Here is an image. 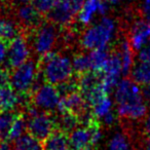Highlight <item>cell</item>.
Masks as SVG:
<instances>
[{
    "label": "cell",
    "instance_id": "cell-1",
    "mask_svg": "<svg viewBox=\"0 0 150 150\" xmlns=\"http://www.w3.org/2000/svg\"><path fill=\"white\" fill-rule=\"evenodd\" d=\"M113 101L119 117L129 120H142L147 116L148 106L140 84L133 79L123 78L113 90Z\"/></svg>",
    "mask_w": 150,
    "mask_h": 150
},
{
    "label": "cell",
    "instance_id": "cell-2",
    "mask_svg": "<svg viewBox=\"0 0 150 150\" xmlns=\"http://www.w3.org/2000/svg\"><path fill=\"white\" fill-rule=\"evenodd\" d=\"M117 23L113 18L101 17L98 22L88 25L80 37V44L86 50L107 48L115 39Z\"/></svg>",
    "mask_w": 150,
    "mask_h": 150
},
{
    "label": "cell",
    "instance_id": "cell-3",
    "mask_svg": "<svg viewBox=\"0 0 150 150\" xmlns=\"http://www.w3.org/2000/svg\"><path fill=\"white\" fill-rule=\"evenodd\" d=\"M41 58L40 75L46 82L58 86L72 77V60L68 56L52 52Z\"/></svg>",
    "mask_w": 150,
    "mask_h": 150
},
{
    "label": "cell",
    "instance_id": "cell-4",
    "mask_svg": "<svg viewBox=\"0 0 150 150\" xmlns=\"http://www.w3.org/2000/svg\"><path fill=\"white\" fill-rule=\"evenodd\" d=\"M40 70L38 64L34 60H28L24 64L13 69L11 75V86L22 95H27L33 92L40 86L37 80L39 79Z\"/></svg>",
    "mask_w": 150,
    "mask_h": 150
},
{
    "label": "cell",
    "instance_id": "cell-5",
    "mask_svg": "<svg viewBox=\"0 0 150 150\" xmlns=\"http://www.w3.org/2000/svg\"><path fill=\"white\" fill-rule=\"evenodd\" d=\"M27 131L40 141H44L54 131V117L46 111L39 110L34 105L27 109Z\"/></svg>",
    "mask_w": 150,
    "mask_h": 150
},
{
    "label": "cell",
    "instance_id": "cell-6",
    "mask_svg": "<svg viewBox=\"0 0 150 150\" xmlns=\"http://www.w3.org/2000/svg\"><path fill=\"white\" fill-rule=\"evenodd\" d=\"M59 38L57 25L54 23H40L32 36V47L36 54L43 57L52 52Z\"/></svg>",
    "mask_w": 150,
    "mask_h": 150
},
{
    "label": "cell",
    "instance_id": "cell-7",
    "mask_svg": "<svg viewBox=\"0 0 150 150\" xmlns=\"http://www.w3.org/2000/svg\"><path fill=\"white\" fill-rule=\"evenodd\" d=\"M86 0H58L52 11L48 13L50 22L57 26H69L77 16Z\"/></svg>",
    "mask_w": 150,
    "mask_h": 150
},
{
    "label": "cell",
    "instance_id": "cell-8",
    "mask_svg": "<svg viewBox=\"0 0 150 150\" xmlns=\"http://www.w3.org/2000/svg\"><path fill=\"white\" fill-rule=\"evenodd\" d=\"M60 99L61 95L57 86L45 82V83H41L33 91L32 105H34L39 110L52 112L54 110H57Z\"/></svg>",
    "mask_w": 150,
    "mask_h": 150
},
{
    "label": "cell",
    "instance_id": "cell-9",
    "mask_svg": "<svg viewBox=\"0 0 150 150\" xmlns=\"http://www.w3.org/2000/svg\"><path fill=\"white\" fill-rule=\"evenodd\" d=\"M31 48L28 40L25 38V36L18 34L7 45V54L5 60L7 67L11 69L17 68L29 60Z\"/></svg>",
    "mask_w": 150,
    "mask_h": 150
},
{
    "label": "cell",
    "instance_id": "cell-10",
    "mask_svg": "<svg viewBox=\"0 0 150 150\" xmlns=\"http://www.w3.org/2000/svg\"><path fill=\"white\" fill-rule=\"evenodd\" d=\"M101 73V83L104 90L109 94L114 90L122 75V66L117 52L109 54L108 60Z\"/></svg>",
    "mask_w": 150,
    "mask_h": 150
},
{
    "label": "cell",
    "instance_id": "cell-11",
    "mask_svg": "<svg viewBox=\"0 0 150 150\" xmlns=\"http://www.w3.org/2000/svg\"><path fill=\"white\" fill-rule=\"evenodd\" d=\"M109 11V4L105 0H86L78 11L77 21L80 25L93 24L97 17H104Z\"/></svg>",
    "mask_w": 150,
    "mask_h": 150
},
{
    "label": "cell",
    "instance_id": "cell-12",
    "mask_svg": "<svg viewBox=\"0 0 150 150\" xmlns=\"http://www.w3.org/2000/svg\"><path fill=\"white\" fill-rule=\"evenodd\" d=\"M129 41L136 52L150 43V21L146 19L136 20L129 29Z\"/></svg>",
    "mask_w": 150,
    "mask_h": 150
},
{
    "label": "cell",
    "instance_id": "cell-13",
    "mask_svg": "<svg viewBox=\"0 0 150 150\" xmlns=\"http://www.w3.org/2000/svg\"><path fill=\"white\" fill-rule=\"evenodd\" d=\"M88 104L84 100L81 93H78L76 91V92H73L71 94L61 97L60 102H59L58 107H57V110H58V112L60 114L71 112L78 116L80 113L83 112L84 110H86L88 108Z\"/></svg>",
    "mask_w": 150,
    "mask_h": 150
},
{
    "label": "cell",
    "instance_id": "cell-14",
    "mask_svg": "<svg viewBox=\"0 0 150 150\" xmlns=\"http://www.w3.org/2000/svg\"><path fill=\"white\" fill-rule=\"evenodd\" d=\"M24 96L18 93L11 86H4L0 88V110L13 111L18 106L24 103Z\"/></svg>",
    "mask_w": 150,
    "mask_h": 150
},
{
    "label": "cell",
    "instance_id": "cell-15",
    "mask_svg": "<svg viewBox=\"0 0 150 150\" xmlns=\"http://www.w3.org/2000/svg\"><path fill=\"white\" fill-rule=\"evenodd\" d=\"M16 15L19 23L26 28H36L41 21V13L30 3L20 4Z\"/></svg>",
    "mask_w": 150,
    "mask_h": 150
},
{
    "label": "cell",
    "instance_id": "cell-16",
    "mask_svg": "<svg viewBox=\"0 0 150 150\" xmlns=\"http://www.w3.org/2000/svg\"><path fill=\"white\" fill-rule=\"evenodd\" d=\"M117 54L119 56L122 66V75L127 76L131 74V71L135 65V57H134V50L127 39L121 40L119 44V48L117 50Z\"/></svg>",
    "mask_w": 150,
    "mask_h": 150
},
{
    "label": "cell",
    "instance_id": "cell-17",
    "mask_svg": "<svg viewBox=\"0 0 150 150\" xmlns=\"http://www.w3.org/2000/svg\"><path fill=\"white\" fill-rule=\"evenodd\" d=\"M69 144L71 150H80L91 144V136L88 127H77L72 132L69 133L68 136Z\"/></svg>",
    "mask_w": 150,
    "mask_h": 150
},
{
    "label": "cell",
    "instance_id": "cell-18",
    "mask_svg": "<svg viewBox=\"0 0 150 150\" xmlns=\"http://www.w3.org/2000/svg\"><path fill=\"white\" fill-rule=\"evenodd\" d=\"M44 150H71L68 136L62 131H54L44 140Z\"/></svg>",
    "mask_w": 150,
    "mask_h": 150
},
{
    "label": "cell",
    "instance_id": "cell-19",
    "mask_svg": "<svg viewBox=\"0 0 150 150\" xmlns=\"http://www.w3.org/2000/svg\"><path fill=\"white\" fill-rule=\"evenodd\" d=\"M109 52L107 48H96L90 50L88 54L90 61V71L96 73H101L109 58Z\"/></svg>",
    "mask_w": 150,
    "mask_h": 150
},
{
    "label": "cell",
    "instance_id": "cell-20",
    "mask_svg": "<svg viewBox=\"0 0 150 150\" xmlns=\"http://www.w3.org/2000/svg\"><path fill=\"white\" fill-rule=\"evenodd\" d=\"M132 79L140 86H146L150 83V64L149 63L138 62L134 65L131 71Z\"/></svg>",
    "mask_w": 150,
    "mask_h": 150
},
{
    "label": "cell",
    "instance_id": "cell-21",
    "mask_svg": "<svg viewBox=\"0 0 150 150\" xmlns=\"http://www.w3.org/2000/svg\"><path fill=\"white\" fill-rule=\"evenodd\" d=\"M92 113L94 115L95 119L101 120L104 116H106L108 113L112 112L113 107H114V102L112 99H110L108 97V95L102 97L100 100L97 101L95 104H93L92 106H90Z\"/></svg>",
    "mask_w": 150,
    "mask_h": 150
},
{
    "label": "cell",
    "instance_id": "cell-22",
    "mask_svg": "<svg viewBox=\"0 0 150 150\" xmlns=\"http://www.w3.org/2000/svg\"><path fill=\"white\" fill-rule=\"evenodd\" d=\"M19 34V26L9 18L0 17V40L11 41Z\"/></svg>",
    "mask_w": 150,
    "mask_h": 150
},
{
    "label": "cell",
    "instance_id": "cell-23",
    "mask_svg": "<svg viewBox=\"0 0 150 150\" xmlns=\"http://www.w3.org/2000/svg\"><path fill=\"white\" fill-rule=\"evenodd\" d=\"M16 150H44L42 141L30 134H25L15 141Z\"/></svg>",
    "mask_w": 150,
    "mask_h": 150
},
{
    "label": "cell",
    "instance_id": "cell-24",
    "mask_svg": "<svg viewBox=\"0 0 150 150\" xmlns=\"http://www.w3.org/2000/svg\"><path fill=\"white\" fill-rule=\"evenodd\" d=\"M26 131H27V119L24 116L17 115L13 125H11V129L8 132L7 139L9 141H17L19 138H21L23 135H25Z\"/></svg>",
    "mask_w": 150,
    "mask_h": 150
},
{
    "label": "cell",
    "instance_id": "cell-25",
    "mask_svg": "<svg viewBox=\"0 0 150 150\" xmlns=\"http://www.w3.org/2000/svg\"><path fill=\"white\" fill-rule=\"evenodd\" d=\"M58 123L60 131L64 132V133H70L74 129L78 127L79 125V118L76 114L71 112L63 113L61 114V117L58 119V121H56Z\"/></svg>",
    "mask_w": 150,
    "mask_h": 150
},
{
    "label": "cell",
    "instance_id": "cell-26",
    "mask_svg": "<svg viewBox=\"0 0 150 150\" xmlns=\"http://www.w3.org/2000/svg\"><path fill=\"white\" fill-rule=\"evenodd\" d=\"M107 150H133L129 138L123 133H115L109 140Z\"/></svg>",
    "mask_w": 150,
    "mask_h": 150
},
{
    "label": "cell",
    "instance_id": "cell-27",
    "mask_svg": "<svg viewBox=\"0 0 150 150\" xmlns=\"http://www.w3.org/2000/svg\"><path fill=\"white\" fill-rule=\"evenodd\" d=\"M13 111H2L0 113V140L7 139V135L16 116Z\"/></svg>",
    "mask_w": 150,
    "mask_h": 150
},
{
    "label": "cell",
    "instance_id": "cell-28",
    "mask_svg": "<svg viewBox=\"0 0 150 150\" xmlns=\"http://www.w3.org/2000/svg\"><path fill=\"white\" fill-rule=\"evenodd\" d=\"M73 71L76 74L81 75L90 71V61L88 54H78L72 60Z\"/></svg>",
    "mask_w": 150,
    "mask_h": 150
},
{
    "label": "cell",
    "instance_id": "cell-29",
    "mask_svg": "<svg viewBox=\"0 0 150 150\" xmlns=\"http://www.w3.org/2000/svg\"><path fill=\"white\" fill-rule=\"evenodd\" d=\"M31 2L41 15H48L57 4L58 0H31Z\"/></svg>",
    "mask_w": 150,
    "mask_h": 150
},
{
    "label": "cell",
    "instance_id": "cell-30",
    "mask_svg": "<svg viewBox=\"0 0 150 150\" xmlns=\"http://www.w3.org/2000/svg\"><path fill=\"white\" fill-rule=\"evenodd\" d=\"M57 88H58L59 93H60L61 97H62V96H65V95L71 94V93H73V92H76V91L78 90V82L74 81V80H72L70 78V79L58 84Z\"/></svg>",
    "mask_w": 150,
    "mask_h": 150
},
{
    "label": "cell",
    "instance_id": "cell-31",
    "mask_svg": "<svg viewBox=\"0 0 150 150\" xmlns=\"http://www.w3.org/2000/svg\"><path fill=\"white\" fill-rule=\"evenodd\" d=\"M88 129L90 131V136H91V144L94 146H96L99 142L102 140L103 133L101 131V127H99V125L96 121H93L91 125H88Z\"/></svg>",
    "mask_w": 150,
    "mask_h": 150
},
{
    "label": "cell",
    "instance_id": "cell-32",
    "mask_svg": "<svg viewBox=\"0 0 150 150\" xmlns=\"http://www.w3.org/2000/svg\"><path fill=\"white\" fill-rule=\"evenodd\" d=\"M137 61L150 64V43H148L147 45H145L140 50H138Z\"/></svg>",
    "mask_w": 150,
    "mask_h": 150
},
{
    "label": "cell",
    "instance_id": "cell-33",
    "mask_svg": "<svg viewBox=\"0 0 150 150\" xmlns=\"http://www.w3.org/2000/svg\"><path fill=\"white\" fill-rule=\"evenodd\" d=\"M140 11L144 19L150 21V0H140Z\"/></svg>",
    "mask_w": 150,
    "mask_h": 150
},
{
    "label": "cell",
    "instance_id": "cell-34",
    "mask_svg": "<svg viewBox=\"0 0 150 150\" xmlns=\"http://www.w3.org/2000/svg\"><path fill=\"white\" fill-rule=\"evenodd\" d=\"M11 79V75H9L8 71L6 69L0 68V88H2L4 86H7Z\"/></svg>",
    "mask_w": 150,
    "mask_h": 150
},
{
    "label": "cell",
    "instance_id": "cell-35",
    "mask_svg": "<svg viewBox=\"0 0 150 150\" xmlns=\"http://www.w3.org/2000/svg\"><path fill=\"white\" fill-rule=\"evenodd\" d=\"M7 54V44L6 41L0 40V66L5 62Z\"/></svg>",
    "mask_w": 150,
    "mask_h": 150
},
{
    "label": "cell",
    "instance_id": "cell-36",
    "mask_svg": "<svg viewBox=\"0 0 150 150\" xmlns=\"http://www.w3.org/2000/svg\"><path fill=\"white\" fill-rule=\"evenodd\" d=\"M115 119H116V115H115L114 111H112V112L108 113L106 116L103 117V118L101 119V121H102L103 125H107V127H110V125H112L113 123H114Z\"/></svg>",
    "mask_w": 150,
    "mask_h": 150
},
{
    "label": "cell",
    "instance_id": "cell-37",
    "mask_svg": "<svg viewBox=\"0 0 150 150\" xmlns=\"http://www.w3.org/2000/svg\"><path fill=\"white\" fill-rule=\"evenodd\" d=\"M0 150H13L11 141L8 139L0 140Z\"/></svg>",
    "mask_w": 150,
    "mask_h": 150
},
{
    "label": "cell",
    "instance_id": "cell-38",
    "mask_svg": "<svg viewBox=\"0 0 150 150\" xmlns=\"http://www.w3.org/2000/svg\"><path fill=\"white\" fill-rule=\"evenodd\" d=\"M142 93H143V97L146 102H150V83L146 84V86H143Z\"/></svg>",
    "mask_w": 150,
    "mask_h": 150
},
{
    "label": "cell",
    "instance_id": "cell-39",
    "mask_svg": "<svg viewBox=\"0 0 150 150\" xmlns=\"http://www.w3.org/2000/svg\"><path fill=\"white\" fill-rule=\"evenodd\" d=\"M144 129L148 135V138H150V115L146 117L145 122H144Z\"/></svg>",
    "mask_w": 150,
    "mask_h": 150
},
{
    "label": "cell",
    "instance_id": "cell-40",
    "mask_svg": "<svg viewBox=\"0 0 150 150\" xmlns=\"http://www.w3.org/2000/svg\"><path fill=\"white\" fill-rule=\"evenodd\" d=\"M109 5H119L122 2H125V0H105Z\"/></svg>",
    "mask_w": 150,
    "mask_h": 150
},
{
    "label": "cell",
    "instance_id": "cell-41",
    "mask_svg": "<svg viewBox=\"0 0 150 150\" xmlns=\"http://www.w3.org/2000/svg\"><path fill=\"white\" fill-rule=\"evenodd\" d=\"M11 2L15 3V4H24V3H29L31 0H11Z\"/></svg>",
    "mask_w": 150,
    "mask_h": 150
},
{
    "label": "cell",
    "instance_id": "cell-42",
    "mask_svg": "<svg viewBox=\"0 0 150 150\" xmlns=\"http://www.w3.org/2000/svg\"><path fill=\"white\" fill-rule=\"evenodd\" d=\"M80 150H95V148H94V145H88L86 147L82 148V149H80Z\"/></svg>",
    "mask_w": 150,
    "mask_h": 150
},
{
    "label": "cell",
    "instance_id": "cell-43",
    "mask_svg": "<svg viewBox=\"0 0 150 150\" xmlns=\"http://www.w3.org/2000/svg\"><path fill=\"white\" fill-rule=\"evenodd\" d=\"M1 1H2V0H0V4H1Z\"/></svg>",
    "mask_w": 150,
    "mask_h": 150
}]
</instances>
